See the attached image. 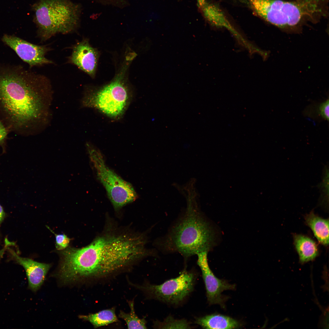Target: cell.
Wrapping results in <instances>:
<instances>
[{
  "instance_id": "cell-3",
  "label": "cell",
  "mask_w": 329,
  "mask_h": 329,
  "mask_svg": "<svg viewBox=\"0 0 329 329\" xmlns=\"http://www.w3.org/2000/svg\"><path fill=\"white\" fill-rule=\"evenodd\" d=\"M212 230L197 210L188 209L164 236L156 240V247L166 253H177L185 259L208 251L214 242Z\"/></svg>"
},
{
  "instance_id": "cell-12",
  "label": "cell",
  "mask_w": 329,
  "mask_h": 329,
  "mask_svg": "<svg viewBox=\"0 0 329 329\" xmlns=\"http://www.w3.org/2000/svg\"><path fill=\"white\" fill-rule=\"evenodd\" d=\"M9 251L12 257L25 269L30 288L34 291L39 289L44 281L51 265L21 257L13 250L10 249Z\"/></svg>"
},
{
  "instance_id": "cell-20",
  "label": "cell",
  "mask_w": 329,
  "mask_h": 329,
  "mask_svg": "<svg viewBox=\"0 0 329 329\" xmlns=\"http://www.w3.org/2000/svg\"><path fill=\"white\" fill-rule=\"evenodd\" d=\"M49 229L55 235L56 249L58 250H62L66 248L69 244L70 239L65 234H57L50 229V228H49Z\"/></svg>"
},
{
  "instance_id": "cell-7",
  "label": "cell",
  "mask_w": 329,
  "mask_h": 329,
  "mask_svg": "<svg viewBox=\"0 0 329 329\" xmlns=\"http://www.w3.org/2000/svg\"><path fill=\"white\" fill-rule=\"evenodd\" d=\"M87 147L97 178L105 188L115 208L119 209L134 201L137 195L132 185L106 165L99 150L88 143Z\"/></svg>"
},
{
  "instance_id": "cell-6",
  "label": "cell",
  "mask_w": 329,
  "mask_h": 329,
  "mask_svg": "<svg viewBox=\"0 0 329 329\" xmlns=\"http://www.w3.org/2000/svg\"><path fill=\"white\" fill-rule=\"evenodd\" d=\"M255 12L266 21L282 28L293 27L314 9L310 1L291 2L281 0H248Z\"/></svg>"
},
{
  "instance_id": "cell-8",
  "label": "cell",
  "mask_w": 329,
  "mask_h": 329,
  "mask_svg": "<svg viewBox=\"0 0 329 329\" xmlns=\"http://www.w3.org/2000/svg\"><path fill=\"white\" fill-rule=\"evenodd\" d=\"M195 277L192 272L184 271L178 277L159 285L147 283L138 287L151 298L170 304L182 301L193 291Z\"/></svg>"
},
{
  "instance_id": "cell-10",
  "label": "cell",
  "mask_w": 329,
  "mask_h": 329,
  "mask_svg": "<svg viewBox=\"0 0 329 329\" xmlns=\"http://www.w3.org/2000/svg\"><path fill=\"white\" fill-rule=\"evenodd\" d=\"M2 41L13 50L23 61L30 66H40L53 62L45 57L50 48L45 45H38L17 37L5 34Z\"/></svg>"
},
{
  "instance_id": "cell-4",
  "label": "cell",
  "mask_w": 329,
  "mask_h": 329,
  "mask_svg": "<svg viewBox=\"0 0 329 329\" xmlns=\"http://www.w3.org/2000/svg\"><path fill=\"white\" fill-rule=\"evenodd\" d=\"M40 37L46 41L58 33L67 34L77 27V6L69 0H40L33 6Z\"/></svg>"
},
{
  "instance_id": "cell-14",
  "label": "cell",
  "mask_w": 329,
  "mask_h": 329,
  "mask_svg": "<svg viewBox=\"0 0 329 329\" xmlns=\"http://www.w3.org/2000/svg\"><path fill=\"white\" fill-rule=\"evenodd\" d=\"M293 237L300 262L303 264L314 260L318 254L316 242L311 238L301 235L295 234Z\"/></svg>"
},
{
  "instance_id": "cell-9",
  "label": "cell",
  "mask_w": 329,
  "mask_h": 329,
  "mask_svg": "<svg viewBox=\"0 0 329 329\" xmlns=\"http://www.w3.org/2000/svg\"><path fill=\"white\" fill-rule=\"evenodd\" d=\"M207 251L198 253L197 264L202 273L206 290L207 297L210 305L218 304L225 307L226 298L222 295L224 291L233 290L235 285L216 277L209 267L207 260Z\"/></svg>"
},
{
  "instance_id": "cell-13",
  "label": "cell",
  "mask_w": 329,
  "mask_h": 329,
  "mask_svg": "<svg viewBox=\"0 0 329 329\" xmlns=\"http://www.w3.org/2000/svg\"><path fill=\"white\" fill-rule=\"evenodd\" d=\"M195 323L205 329H234L239 328L242 325L231 317L218 314L197 317Z\"/></svg>"
},
{
  "instance_id": "cell-5",
  "label": "cell",
  "mask_w": 329,
  "mask_h": 329,
  "mask_svg": "<svg viewBox=\"0 0 329 329\" xmlns=\"http://www.w3.org/2000/svg\"><path fill=\"white\" fill-rule=\"evenodd\" d=\"M130 98L128 87L121 75L101 87L88 90L82 103L85 107L95 108L110 117L117 119L124 114Z\"/></svg>"
},
{
  "instance_id": "cell-24",
  "label": "cell",
  "mask_w": 329,
  "mask_h": 329,
  "mask_svg": "<svg viewBox=\"0 0 329 329\" xmlns=\"http://www.w3.org/2000/svg\"><path fill=\"white\" fill-rule=\"evenodd\" d=\"M198 5L200 7L205 2V0H197Z\"/></svg>"
},
{
  "instance_id": "cell-22",
  "label": "cell",
  "mask_w": 329,
  "mask_h": 329,
  "mask_svg": "<svg viewBox=\"0 0 329 329\" xmlns=\"http://www.w3.org/2000/svg\"><path fill=\"white\" fill-rule=\"evenodd\" d=\"M10 132L0 121V146H3L5 143Z\"/></svg>"
},
{
  "instance_id": "cell-18",
  "label": "cell",
  "mask_w": 329,
  "mask_h": 329,
  "mask_svg": "<svg viewBox=\"0 0 329 329\" xmlns=\"http://www.w3.org/2000/svg\"><path fill=\"white\" fill-rule=\"evenodd\" d=\"M128 304L130 309V312L126 313L120 310L119 315V317L125 321L128 329L147 328L145 319L139 318L135 313L134 300L129 301Z\"/></svg>"
},
{
  "instance_id": "cell-2",
  "label": "cell",
  "mask_w": 329,
  "mask_h": 329,
  "mask_svg": "<svg viewBox=\"0 0 329 329\" xmlns=\"http://www.w3.org/2000/svg\"><path fill=\"white\" fill-rule=\"evenodd\" d=\"M45 76L20 66H0V121L10 132L31 134L47 113L51 94Z\"/></svg>"
},
{
  "instance_id": "cell-19",
  "label": "cell",
  "mask_w": 329,
  "mask_h": 329,
  "mask_svg": "<svg viewBox=\"0 0 329 329\" xmlns=\"http://www.w3.org/2000/svg\"><path fill=\"white\" fill-rule=\"evenodd\" d=\"M154 326L160 328L190 329V323L184 319L176 320L169 316L162 322L156 321Z\"/></svg>"
},
{
  "instance_id": "cell-23",
  "label": "cell",
  "mask_w": 329,
  "mask_h": 329,
  "mask_svg": "<svg viewBox=\"0 0 329 329\" xmlns=\"http://www.w3.org/2000/svg\"><path fill=\"white\" fill-rule=\"evenodd\" d=\"M5 216V213L1 206L0 204V225L3 221Z\"/></svg>"
},
{
  "instance_id": "cell-17",
  "label": "cell",
  "mask_w": 329,
  "mask_h": 329,
  "mask_svg": "<svg viewBox=\"0 0 329 329\" xmlns=\"http://www.w3.org/2000/svg\"><path fill=\"white\" fill-rule=\"evenodd\" d=\"M80 317L90 322L95 328L107 325L118 321L114 307L103 310L95 313L81 315Z\"/></svg>"
},
{
  "instance_id": "cell-21",
  "label": "cell",
  "mask_w": 329,
  "mask_h": 329,
  "mask_svg": "<svg viewBox=\"0 0 329 329\" xmlns=\"http://www.w3.org/2000/svg\"><path fill=\"white\" fill-rule=\"evenodd\" d=\"M329 99L321 103L318 107L319 115L328 121L329 117Z\"/></svg>"
},
{
  "instance_id": "cell-1",
  "label": "cell",
  "mask_w": 329,
  "mask_h": 329,
  "mask_svg": "<svg viewBox=\"0 0 329 329\" xmlns=\"http://www.w3.org/2000/svg\"><path fill=\"white\" fill-rule=\"evenodd\" d=\"M146 242L142 235H109L82 248H68L62 253L61 274L69 282L106 278L145 256H154L155 251L146 248Z\"/></svg>"
},
{
  "instance_id": "cell-15",
  "label": "cell",
  "mask_w": 329,
  "mask_h": 329,
  "mask_svg": "<svg viewBox=\"0 0 329 329\" xmlns=\"http://www.w3.org/2000/svg\"><path fill=\"white\" fill-rule=\"evenodd\" d=\"M306 222L318 241L325 246L329 243V220L323 219L312 211L305 217Z\"/></svg>"
},
{
  "instance_id": "cell-11",
  "label": "cell",
  "mask_w": 329,
  "mask_h": 329,
  "mask_svg": "<svg viewBox=\"0 0 329 329\" xmlns=\"http://www.w3.org/2000/svg\"><path fill=\"white\" fill-rule=\"evenodd\" d=\"M98 59L97 51L85 40L73 46L68 61L93 77L95 73Z\"/></svg>"
},
{
  "instance_id": "cell-16",
  "label": "cell",
  "mask_w": 329,
  "mask_h": 329,
  "mask_svg": "<svg viewBox=\"0 0 329 329\" xmlns=\"http://www.w3.org/2000/svg\"><path fill=\"white\" fill-rule=\"evenodd\" d=\"M200 7L205 18L211 24L217 27H225L236 33L224 12L217 5L205 2Z\"/></svg>"
}]
</instances>
